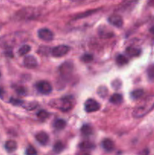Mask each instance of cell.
Listing matches in <instances>:
<instances>
[{"label":"cell","mask_w":154,"mask_h":155,"mask_svg":"<svg viewBox=\"0 0 154 155\" xmlns=\"http://www.w3.org/2000/svg\"><path fill=\"white\" fill-rule=\"evenodd\" d=\"M37 116L39 119L45 120L48 117V113L47 111H45V110H40V111L38 112Z\"/></svg>","instance_id":"obj_25"},{"label":"cell","mask_w":154,"mask_h":155,"mask_svg":"<svg viewBox=\"0 0 154 155\" xmlns=\"http://www.w3.org/2000/svg\"><path fill=\"white\" fill-rule=\"evenodd\" d=\"M38 36L42 40L50 42L54 38V34L50 30L47 28H42L38 31Z\"/></svg>","instance_id":"obj_7"},{"label":"cell","mask_w":154,"mask_h":155,"mask_svg":"<svg viewBox=\"0 0 154 155\" xmlns=\"http://www.w3.org/2000/svg\"><path fill=\"white\" fill-rule=\"evenodd\" d=\"M54 127L57 130H63L65 127H66V122L63 120L57 119L54 122Z\"/></svg>","instance_id":"obj_16"},{"label":"cell","mask_w":154,"mask_h":155,"mask_svg":"<svg viewBox=\"0 0 154 155\" xmlns=\"http://www.w3.org/2000/svg\"><path fill=\"white\" fill-rule=\"evenodd\" d=\"M24 64L27 68L32 69V68H35L37 66L38 62L34 56L28 55L27 57H25V58H24Z\"/></svg>","instance_id":"obj_8"},{"label":"cell","mask_w":154,"mask_h":155,"mask_svg":"<svg viewBox=\"0 0 154 155\" xmlns=\"http://www.w3.org/2000/svg\"><path fill=\"white\" fill-rule=\"evenodd\" d=\"M126 52L131 57H136L140 54V50L134 47H129L126 49Z\"/></svg>","instance_id":"obj_14"},{"label":"cell","mask_w":154,"mask_h":155,"mask_svg":"<svg viewBox=\"0 0 154 155\" xmlns=\"http://www.w3.org/2000/svg\"><path fill=\"white\" fill-rule=\"evenodd\" d=\"M63 148H64V146H63V143L59 141V142H57L55 144H54V147H53V150H54V152L58 154V153H60L62 151H63Z\"/></svg>","instance_id":"obj_21"},{"label":"cell","mask_w":154,"mask_h":155,"mask_svg":"<svg viewBox=\"0 0 154 155\" xmlns=\"http://www.w3.org/2000/svg\"><path fill=\"white\" fill-rule=\"evenodd\" d=\"M73 2H80V1H83V0H72Z\"/></svg>","instance_id":"obj_32"},{"label":"cell","mask_w":154,"mask_h":155,"mask_svg":"<svg viewBox=\"0 0 154 155\" xmlns=\"http://www.w3.org/2000/svg\"><path fill=\"white\" fill-rule=\"evenodd\" d=\"M108 21L110 24L116 27H122L123 25V19H122V17L118 15H111L108 18Z\"/></svg>","instance_id":"obj_9"},{"label":"cell","mask_w":154,"mask_h":155,"mask_svg":"<svg viewBox=\"0 0 154 155\" xmlns=\"http://www.w3.org/2000/svg\"><path fill=\"white\" fill-rule=\"evenodd\" d=\"M102 147L104 148V149L107 151H112L114 148V143L112 140L109 139H106L104 140H103L102 142Z\"/></svg>","instance_id":"obj_11"},{"label":"cell","mask_w":154,"mask_h":155,"mask_svg":"<svg viewBox=\"0 0 154 155\" xmlns=\"http://www.w3.org/2000/svg\"><path fill=\"white\" fill-rule=\"evenodd\" d=\"M143 95V91L142 89H137V90L133 91L131 93V96L134 99H138L142 95Z\"/></svg>","instance_id":"obj_22"},{"label":"cell","mask_w":154,"mask_h":155,"mask_svg":"<svg viewBox=\"0 0 154 155\" xmlns=\"http://www.w3.org/2000/svg\"><path fill=\"white\" fill-rule=\"evenodd\" d=\"M79 148L82 150H91L95 148V145L88 141H85L79 144Z\"/></svg>","instance_id":"obj_15"},{"label":"cell","mask_w":154,"mask_h":155,"mask_svg":"<svg viewBox=\"0 0 154 155\" xmlns=\"http://www.w3.org/2000/svg\"><path fill=\"white\" fill-rule=\"evenodd\" d=\"M72 71H73V64L69 61L64 62L59 68V72H60V76L65 79H67L71 77Z\"/></svg>","instance_id":"obj_3"},{"label":"cell","mask_w":154,"mask_h":155,"mask_svg":"<svg viewBox=\"0 0 154 155\" xmlns=\"http://www.w3.org/2000/svg\"><path fill=\"white\" fill-rule=\"evenodd\" d=\"M149 31H150V33H152V34H154V26L152 27H151V29Z\"/></svg>","instance_id":"obj_31"},{"label":"cell","mask_w":154,"mask_h":155,"mask_svg":"<svg viewBox=\"0 0 154 155\" xmlns=\"http://www.w3.org/2000/svg\"><path fill=\"white\" fill-rule=\"evenodd\" d=\"M148 77L150 80H154V64L150 65L147 69Z\"/></svg>","instance_id":"obj_23"},{"label":"cell","mask_w":154,"mask_h":155,"mask_svg":"<svg viewBox=\"0 0 154 155\" xmlns=\"http://www.w3.org/2000/svg\"><path fill=\"white\" fill-rule=\"evenodd\" d=\"M74 104V98L72 96H67L61 98L58 101V108L63 111H68Z\"/></svg>","instance_id":"obj_2"},{"label":"cell","mask_w":154,"mask_h":155,"mask_svg":"<svg viewBox=\"0 0 154 155\" xmlns=\"http://www.w3.org/2000/svg\"><path fill=\"white\" fill-rule=\"evenodd\" d=\"M69 47L68 45H57V46L53 48V49L51 50V54H52L54 57L56 58H60L63 57L65 54H67L69 51Z\"/></svg>","instance_id":"obj_4"},{"label":"cell","mask_w":154,"mask_h":155,"mask_svg":"<svg viewBox=\"0 0 154 155\" xmlns=\"http://www.w3.org/2000/svg\"><path fill=\"white\" fill-rule=\"evenodd\" d=\"M100 109V104L92 98H89L85 103V110L88 113L95 112Z\"/></svg>","instance_id":"obj_6"},{"label":"cell","mask_w":154,"mask_h":155,"mask_svg":"<svg viewBox=\"0 0 154 155\" xmlns=\"http://www.w3.org/2000/svg\"><path fill=\"white\" fill-rule=\"evenodd\" d=\"M82 133L85 136H90L93 133V129L89 125H84L81 129Z\"/></svg>","instance_id":"obj_17"},{"label":"cell","mask_w":154,"mask_h":155,"mask_svg":"<svg viewBox=\"0 0 154 155\" xmlns=\"http://www.w3.org/2000/svg\"><path fill=\"white\" fill-rule=\"evenodd\" d=\"M0 77H1V72H0Z\"/></svg>","instance_id":"obj_33"},{"label":"cell","mask_w":154,"mask_h":155,"mask_svg":"<svg viewBox=\"0 0 154 155\" xmlns=\"http://www.w3.org/2000/svg\"><path fill=\"white\" fill-rule=\"evenodd\" d=\"M30 50H31V47H30V45H24L19 48L18 53H19L20 55H24V54H27Z\"/></svg>","instance_id":"obj_20"},{"label":"cell","mask_w":154,"mask_h":155,"mask_svg":"<svg viewBox=\"0 0 154 155\" xmlns=\"http://www.w3.org/2000/svg\"><path fill=\"white\" fill-rule=\"evenodd\" d=\"M154 107V95L147 97L133 110V116L136 118L142 117L149 113Z\"/></svg>","instance_id":"obj_1"},{"label":"cell","mask_w":154,"mask_h":155,"mask_svg":"<svg viewBox=\"0 0 154 155\" xmlns=\"http://www.w3.org/2000/svg\"><path fill=\"white\" fill-rule=\"evenodd\" d=\"M3 93H4V91H3L2 88H0V97H1V98H2Z\"/></svg>","instance_id":"obj_30"},{"label":"cell","mask_w":154,"mask_h":155,"mask_svg":"<svg viewBox=\"0 0 154 155\" xmlns=\"http://www.w3.org/2000/svg\"><path fill=\"white\" fill-rule=\"evenodd\" d=\"M17 142L14 140H8L5 142V148L8 152H14L17 149Z\"/></svg>","instance_id":"obj_12"},{"label":"cell","mask_w":154,"mask_h":155,"mask_svg":"<svg viewBox=\"0 0 154 155\" xmlns=\"http://www.w3.org/2000/svg\"><path fill=\"white\" fill-rule=\"evenodd\" d=\"M98 94H99L100 96L105 97L106 95L108 93V90H107V89L105 86H101V87H100L99 89H98Z\"/></svg>","instance_id":"obj_24"},{"label":"cell","mask_w":154,"mask_h":155,"mask_svg":"<svg viewBox=\"0 0 154 155\" xmlns=\"http://www.w3.org/2000/svg\"><path fill=\"white\" fill-rule=\"evenodd\" d=\"M36 89L39 91L40 93L44 94V95H48V94L51 93L52 91V86L47 81H39L36 83Z\"/></svg>","instance_id":"obj_5"},{"label":"cell","mask_w":154,"mask_h":155,"mask_svg":"<svg viewBox=\"0 0 154 155\" xmlns=\"http://www.w3.org/2000/svg\"><path fill=\"white\" fill-rule=\"evenodd\" d=\"M93 60V55L90 54H85L82 57V61H83L85 63H88V62L91 61Z\"/></svg>","instance_id":"obj_26"},{"label":"cell","mask_w":154,"mask_h":155,"mask_svg":"<svg viewBox=\"0 0 154 155\" xmlns=\"http://www.w3.org/2000/svg\"><path fill=\"white\" fill-rule=\"evenodd\" d=\"M122 99H123V98H122V95L116 93V94H113V95L110 97V101L111 103H113V104H119L122 102Z\"/></svg>","instance_id":"obj_13"},{"label":"cell","mask_w":154,"mask_h":155,"mask_svg":"<svg viewBox=\"0 0 154 155\" xmlns=\"http://www.w3.org/2000/svg\"><path fill=\"white\" fill-rule=\"evenodd\" d=\"M36 139L41 145H46L48 142V136L45 132H40L36 135Z\"/></svg>","instance_id":"obj_10"},{"label":"cell","mask_w":154,"mask_h":155,"mask_svg":"<svg viewBox=\"0 0 154 155\" xmlns=\"http://www.w3.org/2000/svg\"><path fill=\"white\" fill-rule=\"evenodd\" d=\"M26 154L28 155H35L37 154V151L33 146H29L26 150Z\"/></svg>","instance_id":"obj_27"},{"label":"cell","mask_w":154,"mask_h":155,"mask_svg":"<svg viewBox=\"0 0 154 155\" xmlns=\"http://www.w3.org/2000/svg\"><path fill=\"white\" fill-rule=\"evenodd\" d=\"M128 62V59L123 54H119L116 57V63L119 65H125Z\"/></svg>","instance_id":"obj_18"},{"label":"cell","mask_w":154,"mask_h":155,"mask_svg":"<svg viewBox=\"0 0 154 155\" xmlns=\"http://www.w3.org/2000/svg\"><path fill=\"white\" fill-rule=\"evenodd\" d=\"M16 91L19 94H24V93H25V89H24V87L18 88V89H16Z\"/></svg>","instance_id":"obj_29"},{"label":"cell","mask_w":154,"mask_h":155,"mask_svg":"<svg viewBox=\"0 0 154 155\" xmlns=\"http://www.w3.org/2000/svg\"><path fill=\"white\" fill-rule=\"evenodd\" d=\"M99 34L103 38H110L113 36V33L107 29H100Z\"/></svg>","instance_id":"obj_19"},{"label":"cell","mask_w":154,"mask_h":155,"mask_svg":"<svg viewBox=\"0 0 154 155\" xmlns=\"http://www.w3.org/2000/svg\"><path fill=\"white\" fill-rule=\"evenodd\" d=\"M10 102H11L14 105H21L24 103V101L19 99H16V98H11Z\"/></svg>","instance_id":"obj_28"}]
</instances>
